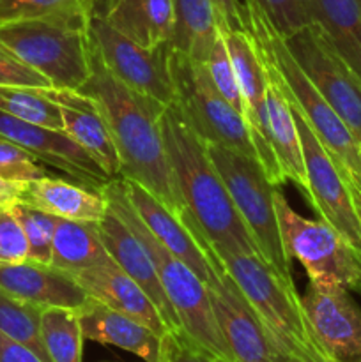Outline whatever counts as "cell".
Segmentation results:
<instances>
[{"label":"cell","mask_w":361,"mask_h":362,"mask_svg":"<svg viewBox=\"0 0 361 362\" xmlns=\"http://www.w3.org/2000/svg\"><path fill=\"white\" fill-rule=\"evenodd\" d=\"M80 92L94 99L108 124L119 152L120 179L140 184L183 219L188 211L173 182L161 134V115L166 105L117 80L94 48L91 76Z\"/></svg>","instance_id":"obj_1"},{"label":"cell","mask_w":361,"mask_h":362,"mask_svg":"<svg viewBox=\"0 0 361 362\" xmlns=\"http://www.w3.org/2000/svg\"><path fill=\"white\" fill-rule=\"evenodd\" d=\"M161 134L173 182L188 211L180 221L200 233L216 255H260L209 158L205 141L188 126L173 103L161 115Z\"/></svg>","instance_id":"obj_2"},{"label":"cell","mask_w":361,"mask_h":362,"mask_svg":"<svg viewBox=\"0 0 361 362\" xmlns=\"http://www.w3.org/2000/svg\"><path fill=\"white\" fill-rule=\"evenodd\" d=\"M106 198V204L117 218L133 232L147 250L152 264H154L158 278L161 281L163 290L172 304L176 317L179 320L180 329L190 334L195 341L200 343L204 349L214 356L234 362L229 349L225 345L218 324H216L214 311H212L211 299H209L207 285L198 278L197 272L184 264L180 258L170 253L154 233L147 228L144 219L138 216L134 207L127 198L124 189L122 179H112L99 189Z\"/></svg>","instance_id":"obj_3"},{"label":"cell","mask_w":361,"mask_h":362,"mask_svg":"<svg viewBox=\"0 0 361 362\" xmlns=\"http://www.w3.org/2000/svg\"><path fill=\"white\" fill-rule=\"evenodd\" d=\"M218 258L283 356L324 352L308 329L294 281L280 276L257 253H222Z\"/></svg>","instance_id":"obj_4"},{"label":"cell","mask_w":361,"mask_h":362,"mask_svg":"<svg viewBox=\"0 0 361 362\" xmlns=\"http://www.w3.org/2000/svg\"><path fill=\"white\" fill-rule=\"evenodd\" d=\"M88 21L28 20L0 25V46L42 74L53 88L80 90L92 71Z\"/></svg>","instance_id":"obj_5"},{"label":"cell","mask_w":361,"mask_h":362,"mask_svg":"<svg viewBox=\"0 0 361 362\" xmlns=\"http://www.w3.org/2000/svg\"><path fill=\"white\" fill-rule=\"evenodd\" d=\"M205 147L241 219L257 243L262 258L273 265L280 276L294 281L290 260L283 250L273 198L276 186L271 184L264 166L253 156L241 154L223 145L205 144Z\"/></svg>","instance_id":"obj_6"},{"label":"cell","mask_w":361,"mask_h":362,"mask_svg":"<svg viewBox=\"0 0 361 362\" xmlns=\"http://www.w3.org/2000/svg\"><path fill=\"white\" fill-rule=\"evenodd\" d=\"M248 11V9H246ZM250 32L262 46L269 52L273 62L278 67L283 81L287 85L290 98L297 105L299 112L310 124L314 133L322 141L331 158L338 165V168L347 170L354 175L361 177V156L360 144L345 126L338 113L331 108L328 101L322 98L310 78L304 74L297 60L290 53L285 37L276 34L271 25L258 14L248 11Z\"/></svg>","instance_id":"obj_7"},{"label":"cell","mask_w":361,"mask_h":362,"mask_svg":"<svg viewBox=\"0 0 361 362\" xmlns=\"http://www.w3.org/2000/svg\"><path fill=\"white\" fill-rule=\"evenodd\" d=\"M168 67L173 85V105L188 126L205 144L223 145L257 158L246 122L214 87L205 64L170 48Z\"/></svg>","instance_id":"obj_8"},{"label":"cell","mask_w":361,"mask_h":362,"mask_svg":"<svg viewBox=\"0 0 361 362\" xmlns=\"http://www.w3.org/2000/svg\"><path fill=\"white\" fill-rule=\"evenodd\" d=\"M280 235L289 260H297L311 283H338L361 293V255L322 219L303 218L275 187Z\"/></svg>","instance_id":"obj_9"},{"label":"cell","mask_w":361,"mask_h":362,"mask_svg":"<svg viewBox=\"0 0 361 362\" xmlns=\"http://www.w3.org/2000/svg\"><path fill=\"white\" fill-rule=\"evenodd\" d=\"M290 105H292L294 119L299 131L304 172H306V193L304 194L319 218L333 226L361 255V226L342 172L328 148L314 133L292 98H290Z\"/></svg>","instance_id":"obj_10"},{"label":"cell","mask_w":361,"mask_h":362,"mask_svg":"<svg viewBox=\"0 0 361 362\" xmlns=\"http://www.w3.org/2000/svg\"><path fill=\"white\" fill-rule=\"evenodd\" d=\"M285 42L304 74L361 145V78L314 25L285 37Z\"/></svg>","instance_id":"obj_11"},{"label":"cell","mask_w":361,"mask_h":362,"mask_svg":"<svg viewBox=\"0 0 361 362\" xmlns=\"http://www.w3.org/2000/svg\"><path fill=\"white\" fill-rule=\"evenodd\" d=\"M88 35L94 52L117 80L163 105H172L170 45L144 48L94 14L88 21Z\"/></svg>","instance_id":"obj_12"},{"label":"cell","mask_w":361,"mask_h":362,"mask_svg":"<svg viewBox=\"0 0 361 362\" xmlns=\"http://www.w3.org/2000/svg\"><path fill=\"white\" fill-rule=\"evenodd\" d=\"M216 324L234 362H283L271 334L216 255L214 274L207 283Z\"/></svg>","instance_id":"obj_13"},{"label":"cell","mask_w":361,"mask_h":362,"mask_svg":"<svg viewBox=\"0 0 361 362\" xmlns=\"http://www.w3.org/2000/svg\"><path fill=\"white\" fill-rule=\"evenodd\" d=\"M308 329L326 356L338 362L361 359V308L338 283H308L301 297Z\"/></svg>","instance_id":"obj_14"},{"label":"cell","mask_w":361,"mask_h":362,"mask_svg":"<svg viewBox=\"0 0 361 362\" xmlns=\"http://www.w3.org/2000/svg\"><path fill=\"white\" fill-rule=\"evenodd\" d=\"M0 138L30 152L35 159L62 170L91 189H101L112 177L69 134L25 122L0 110Z\"/></svg>","instance_id":"obj_15"},{"label":"cell","mask_w":361,"mask_h":362,"mask_svg":"<svg viewBox=\"0 0 361 362\" xmlns=\"http://www.w3.org/2000/svg\"><path fill=\"white\" fill-rule=\"evenodd\" d=\"M124 189L134 211L138 212L147 228L156 239L172 255L190 265L204 283L214 274L216 251L209 246L207 240L197 232H191L190 226L180 221L176 214L168 211L154 194L133 180L122 179Z\"/></svg>","instance_id":"obj_16"},{"label":"cell","mask_w":361,"mask_h":362,"mask_svg":"<svg viewBox=\"0 0 361 362\" xmlns=\"http://www.w3.org/2000/svg\"><path fill=\"white\" fill-rule=\"evenodd\" d=\"M255 42L258 46V53H260L265 69V110H268L269 138H271L276 163L285 182L290 180L303 193H306V172H304L299 131L294 119L285 81L268 49L257 39Z\"/></svg>","instance_id":"obj_17"},{"label":"cell","mask_w":361,"mask_h":362,"mask_svg":"<svg viewBox=\"0 0 361 362\" xmlns=\"http://www.w3.org/2000/svg\"><path fill=\"white\" fill-rule=\"evenodd\" d=\"M0 288L39 308H67L78 311L88 300L87 292L69 272L30 260L0 264Z\"/></svg>","instance_id":"obj_18"},{"label":"cell","mask_w":361,"mask_h":362,"mask_svg":"<svg viewBox=\"0 0 361 362\" xmlns=\"http://www.w3.org/2000/svg\"><path fill=\"white\" fill-rule=\"evenodd\" d=\"M46 90L53 101L59 103L64 133L85 148L112 179H120L119 152L94 99L71 88L48 87Z\"/></svg>","instance_id":"obj_19"},{"label":"cell","mask_w":361,"mask_h":362,"mask_svg":"<svg viewBox=\"0 0 361 362\" xmlns=\"http://www.w3.org/2000/svg\"><path fill=\"white\" fill-rule=\"evenodd\" d=\"M98 230L112 260L151 297L154 306L161 313L168 331L180 329L176 311H173L172 304H170L168 297L163 290L154 264H152L147 250L142 246V243L133 235V232L110 209L106 211L105 218L98 223Z\"/></svg>","instance_id":"obj_20"},{"label":"cell","mask_w":361,"mask_h":362,"mask_svg":"<svg viewBox=\"0 0 361 362\" xmlns=\"http://www.w3.org/2000/svg\"><path fill=\"white\" fill-rule=\"evenodd\" d=\"M71 276L80 283L87 296L98 303L134 318L137 322L152 329L158 336H163L168 331L161 313L154 306L151 297L113 260Z\"/></svg>","instance_id":"obj_21"},{"label":"cell","mask_w":361,"mask_h":362,"mask_svg":"<svg viewBox=\"0 0 361 362\" xmlns=\"http://www.w3.org/2000/svg\"><path fill=\"white\" fill-rule=\"evenodd\" d=\"M78 318L85 339L122 349L145 362H159L161 336L134 318L112 310L92 297L78 310Z\"/></svg>","instance_id":"obj_22"},{"label":"cell","mask_w":361,"mask_h":362,"mask_svg":"<svg viewBox=\"0 0 361 362\" xmlns=\"http://www.w3.org/2000/svg\"><path fill=\"white\" fill-rule=\"evenodd\" d=\"M92 14L144 48L172 39L173 0H94Z\"/></svg>","instance_id":"obj_23"},{"label":"cell","mask_w":361,"mask_h":362,"mask_svg":"<svg viewBox=\"0 0 361 362\" xmlns=\"http://www.w3.org/2000/svg\"><path fill=\"white\" fill-rule=\"evenodd\" d=\"M21 202L55 218L73 221L99 223L108 211L101 191L48 175L32 180L25 187Z\"/></svg>","instance_id":"obj_24"},{"label":"cell","mask_w":361,"mask_h":362,"mask_svg":"<svg viewBox=\"0 0 361 362\" xmlns=\"http://www.w3.org/2000/svg\"><path fill=\"white\" fill-rule=\"evenodd\" d=\"M308 25L322 32L329 45L361 78L360 0H303Z\"/></svg>","instance_id":"obj_25"},{"label":"cell","mask_w":361,"mask_h":362,"mask_svg":"<svg viewBox=\"0 0 361 362\" xmlns=\"http://www.w3.org/2000/svg\"><path fill=\"white\" fill-rule=\"evenodd\" d=\"M108 260H112V257L103 244L98 223L55 219L50 265L76 274Z\"/></svg>","instance_id":"obj_26"},{"label":"cell","mask_w":361,"mask_h":362,"mask_svg":"<svg viewBox=\"0 0 361 362\" xmlns=\"http://www.w3.org/2000/svg\"><path fill=\"white\" fill-rule=\"evenodd\" d=\"M218 37V20L211 0H173L170 48L205 64Z\"/></svg>","instance_id":"obj_27"},{"label":"cell","mask_w":361,"mask_h":362,"mask_svg":"<svg viewBox=\"0 0 361 362\" xmlns=\"http://www.w3.org/2000/svg\"><path fill=\"white\" fill-rule=\"evenodd\" d=\"M41 338L52 362H81L85 338L76 310L42 308Z\"/></svg>","instance_id":"obj_28"},{"label":"cell","mask_w":361,"mask_h":362,"mask_svg":"<svg viewBox=\"0 0 361 362\" xmlns=\"http://www.w3.org/2000/svg\"><path fill=\"white\" fill-rule=\"evenodd\" d=\"M0 110L25 122L64 131L59 103L42 87H0Z\"/></svg>","instance_id":"obj_29"},{"label":"cell","mask_w":361,"mask_h":362,"mask_svg":"<svg viewBox=\"0 0 361 362\" xmlns=\"http://www.w3.org/2000/svg\"><path fill=\"white\" fill-rule=\"evenodd\" d=\"M41 311L42 308L16 299L0 288V331L28 346L45 362H52L41 338Z\"/></svg>","instance_id":"obj_30"},{"label":"cell","mask_w":361,"mask_h":362,"mask_svg":"<svg viewBox=\"0 0 361 362\" xmlns=\"http://www.w3.org/2000/svg\"><path fill=\"white\" fill-rule=\"evenodd\" d=\"M94 0H0V25L28 20L88 21Z\"/></svg>","instance_id":"obj_31"},{"label":"cell","mask_w":361,"mask_h":362,"mask_svg":"<svg viewBox=\"0 0 361 362\" xmlns=\"http://www.w3.org/2000/svg\"><path fill=\"white\" fill-rule=\"evenodd\" d=\"M14 218L23 228L28 243V260L38 264H50L52 260V243L55 232V216L32 207L25 202H18L9 207Z\"/></svg>","instance_id":"obj_32"},{"label":"cell","mask_w":361,"mask_h":362,"mask_svg":"<svg viewBox=\"0 0 361 362\" xmlns=\"http://www.w3.org/2000/svg\"><path fill=\"white\" fill-rule=\"evenodd\" d=\"M244 7L264 18L282 37H290L308 25L303 0H244Z\"/></svg>","instance_id":"obj_33"},{"label":"cell","mask_w":361,"mask_h":362,"mask_svg":"<svg viewBox=\"0 0 361 362\" xmlns=\"http://www.w3.org/2000/svg\"><path fill=\"white\" fill-rule=\"evenodd\" d=\"M205 67H207L209 76H211L212 83L218 88L219 94L223 95V99L237 113H241L243 119H246V105H244L243 94H241L239 83H237L236 73H234L232 62H230L229 49H227L222 34H219L218 41H216L214 48H212L211 55H209L207 62H205Z\"/></svg>","instance_id":"obj_34"},{"label":"cell","mask_w":361,"mask_h":362,"mask_svg":"<svg viewBox=\"0 0 361 362\" xmlns=\"http://www.w3.org/2000/svg\"><path fill=\"white\" fill-rule=\"evenodd\" d=\"M42 175H46V170L39 165L38 159L30 152L0 138V177L2 179L27 187L32 180Z\"/></svg>","instance_id":"obj_35"},{"label":"cell","mask_w":361,"mask_h":362,"mask_svg":"<svg viewBox=\"0 0 361 362\" xmlns=\"http://www.w3.org/2000/svg\"><path fill=\"white\" fill-rule=\"evenodd\" d=\"M159 362H229L214 356L207 349L195 341L183 329L166 331L161 336Z\"/></svg>","instance_id":"obj_36"},{"label":"cell","mask_w":361,"mask_h":362,"mask_svg":"<svg viewBox=\"0 0 361 362\" xmlns=\"http://www.w3.org/2000/svg\"><path fill=\"white\" fill-rule=\"evenodd\" d=\"M28 260V243L23 228L9 209H0V264Z\"/></svg>","instance_id":"obj_37"},{"label":"cell","mask_w":361,"mask_h":362,"mask_svg":"<svg viewBox=\"0 0 361 362\" xmlns=\"http://www.w3.org/2000/svg\"><path fill=\"white\" fill-rule=\"evenodd\" d=\"M0 87H52L42 74L0 46Z\"/></svg>","instance_id":"obj_38"},{"label":"cell","mask_w":361,"mask_h":362,"mask_svg":"<svg viewBox=\"0 0 361 362\" xmlns=\"http://www.w3.org/2000/svg\"><path fill=\"white\" fill-rule=\"evenodd\" d=\"M216 11L219 30H244L248 32V11L239 0H211Z\"/></svg>","instance_id":"obj_39"},{"label":"cell","mask_w":361,"mask_h":362,"mask_svg":"<svg viewBox=\"0 0 361 362\" xmlns=\"http://www.w3.org/2000/svg\"><path fill=\"white\" fill-rule=\"evenodd\" d=\"M0 362H45L28 346L14 341L0 331Z\"/></svg>","instance_id":"obj_40"},{"label":"cell","mask_w":361,"mask_h":362,"mask_svg":"<svg viewBox=\"0 0 361 362\" xmlns=\"http://www.w3.org/2000/svg\"><path fill=\"white\" fill-rule=\"evenodd\" d=\"M23 191V186H18V184L0 177V209H9L14 204H18V202H21Z\"/></svg>","instance_id":"obj_41"},{"label":"cell","mask_w":361,"mask_h":362,"mask_svg":"<svg viewBox=\"0 0 361 362\" xmlns=\"http://www.w3.org/2000/svg\"><path fill=\"white\" fill-rule=\"evenodd\" d=\"M340 172H342L343 180H345L347 187H349L350 198H353L354 211H356L357 221H360V226H361V177L354 175V173L347 172V170H343V168H340Z\"/></svg>","instance_id":"obj_42"},{"label":"cell","mask_w":361,"mask_h":362,"mask_svg":"<svg viewBox=\"0 0 361 362\" xmlns=\"http://www.w3.org/2000/svg\"><path fill=\"white\" fill-rule=\"evenodd\" d=\"M283 362H338V361L331 359V357L326 356L324 352H315V354H306V356L285 357Z\"/></svg>","instance_id":"obj_43"},{"label":"cell","mask_w":361,"mask_h":362,"mask_svg":"<svg viewBox=\"0 0 361 362\" xmlns=\"http://www.w3.org/2000/svg\"><path fill=\"white\" fill-rule=\"evenodd\" d=\"M350 362H361V359H357V361H350Z\"/></svg>","instance_id":"obj_44"},{"label":"cell","mask_w":361,"mask_h":362,"mask_svg":"<svg viewBox=\"0 0 361 362\" xmlns=\"http://www.w3.org/2000/svg\"><path fill=\"white\" fill-rule=\"evenodd\" d=\"M360 156H361V145H360Z\"/></svg>","instance_id":"obj_45"},{"label":"cell","mask_w":361,"mask_h":362,"mask_svg":"<svg viewBox=\"0 0 361 362\" xmlns=\"http://www.w3.org/2000/svg\"><path fill=\"white\" fill-rule=\"evenodd\" d=\"M360 2H361V0H360Z\"/></svg>","instance_id":"obj_46"}]
</instances>
